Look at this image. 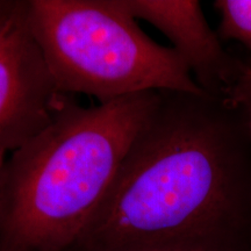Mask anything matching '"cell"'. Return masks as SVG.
<instances>
[{
	"label": "cell",
	"mask_w": 251,
	"mask_h": 251,
	"mask_svg": "<svg viewBox=\"0 0 251 251\" xmlns=\"http://www.w3.org/2000/svg\"><path fill=\"white\" fill-rule=\"evenodd\" d=\"M220 17L218 35L221 41L235 40L251 52V0H216Z\"/></svg>",
	"instance_id": "6"
},
{
	"label": "cell",
	"mask_w": 251,
	"mask_h": 251,
	"mask_svg": "<svg viewBox=\"0 0 251 251\" xmlns=\"http://www.w3.org/2000/svg\"><path fill=\"white\" fill-rule=\"evenodd\" d=\"M58 92L99 103L149 92L206 93L174 48L147 35L120 0H25Z\"/></svg>",
	"instance_id": "3"
},
{
	"label": "cell",
	"mask_w": 251,
	"mask_h": 251,
	"mask_svg": "<svg viewBox=\"0 0 251 251\" xmlns=\"http://www.w3.org/2000/svg\"><path fill=\"white\" fill-rule=\"evenodd\" d=\"M231 103L242 114L251 143V58L249 62L244 63L243 71L231 96Z\"/></svg>",
	"instance_id": "7"
},
{
	"label": "cell",
	"mask_w": 251,
	"mask_h": 251,
	"mask_svg": "<svg viewBox=\"0 0 251 251\" xmlns=\"http://www.w3.org/2000/svg\"><path fill=\"white\" fill-rule=\"evenodd\" d=\"M251 143L240 109L159 91L98 213L71 251L240 249Z\"/></svg>",
	"instance_id": "1"
},
{
	"label": "cell",
	"mask_w": 251,
	"mask_h": 251,
	"mask_svg": "<svg viewBox=\"0 0 251 251\" xmlns=\"http://www.w3.org/2000/svg\"><path fill=\"white\" fill-rule=\"evenodd\" d=\"M214 251H242L241 249H226V250H214Z\"/></svg>",
	"instance_id": "9"
},
{
	"label": "cell",
	"mask_w": 251,
	"mask_h": 251,
	"mask_svg": "<svg viewBox=\"0 0 251 251\" xmlns=\"http://www.w3.org/2000/svg\"><path fill=\"white\" fill-rule=\"evenodd\" d=\"M159 91L97 106L68 98L0 169V251H71L107 196Z\"/></svg>",
	"instance_id": "2"
},
{
	"label": "cell",
	"mask_w": 251,
	"mask_h": 251,
	"mask_svg": "<svg viewBox=\"0 0 251 251\" xmlns=\"http://www.w3.org/2000/svg\"><path fill=\"white\" fill-rule=\"evenodd\" d=\"M12 5H13V0H0V23L7 15Z\"/></svg>",
	"instance_id": "8"
},
{
	"label": "cell",
	"mask_w": 251,
	"mask_h": 251,
	"mask_svg": "<svg viewBox=\"0 0 251 251\" xmlns=\"http://www.w3.org/2000/svg\"><path fill=\"white\" fill-rule=\"evenodd\" d=\"M136 20H146L171 41L207 94L231 102L244 68L226 51L218 33L209 27L197 0H120Z\"/></svg>",
	"instance_id": "5"
},
{
	"label": "cell",
	"mask_w": 251,
	"mask_h": 251,
	"mask_svg": "<svg viewBox=\"0 0 251 251\" xmlns=\"http://www.w3.org/2000/svg\"><path fill=\"white\" fill-rule=\"evenodd\" d=\"M69 96L58 92L28 27L25 0L0 23V169L45 129Z\"/></svg>",
	"instance_id": "4"
}]
</instances>
